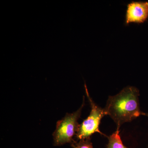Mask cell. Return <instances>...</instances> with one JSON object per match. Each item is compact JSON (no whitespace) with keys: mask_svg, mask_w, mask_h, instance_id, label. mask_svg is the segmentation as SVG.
<instances>
[{"mask_svg":"<svg viewBox=\"0 0 148 148\" xmlns=\"http://www.w3.org/2000/svg\"><path fill=\"white\" fill-rule=\"evenodd\" d=\"M139 90L134 86H128L114 96L108 97L105 108L119 129L122 125L130 122L142 115L140 110Z\"/></svg>","mask_w":148,"mask_h":148,"instance_id":"obj_1","label":"cell"},{"mask_svg":"<svg viewBox=\"0 0 148 148\" xmlns=\"http://www.w3.org/2000/svg\"><path fill=\"white\" fill-rule=\"evenodd\" d=\"M85 98L79 109L72 113H67L65 116L56 123V128L53 133V145L61 146L71 144L75 142L73 137L76 135L80 124L78 121L81 115L85 105Z\"/></svg>","mask_w":148,"mask_h":148,"instance_id":"obj_2","label":"cell"},{"mask_svg":"<svg viewBox=\"0 0 148 148\" xmlns=\"http://www.w3.org/2000/svg\"><path fill=\"white\" fill-rule=\"evenodd\" d=\"M84 86L91 110L87 118L80 124L76 135V137L79 140L90 138L91 135L95 132L105 135L101 132L99 127L102 118L107 115L105 108H102L97 105L90 97L86 84H85Z\"/></svg>","mask_w":148,"mask_h":148,"instance_id":"obj_3","label":"cell"},{"mask_svg":"<svg viewBox=\"0 0 148 148\" xmlns=\"http://www.w3.org/2000/svg\"><path fill=\"white\" fill-rule=\"evenodd\" d=\"M148 18V2L132 1L127 5L125 24L143 23Z\"/></svg>","mask_w":148,"mask_h":148,"instance_id":"obj_4","label":"cell"},{"mask_svg":"<svg viewBox=\"0 0 148 148\" xmlns=\"http://www.w3.org/2000/svg\"><path fill=\"white\" fill-rule=\"evenodd\" d=\"M107 138L108 139L107 148H127L123 143L119 134V129H116L115 132Z\"/></svg>","mask_w":148,"mask_h":148,"instance_id":"obj_5","label":"cell"},{"mask_svg":"<svg viewBox=\"0 0 148 148\" xmlns=\"http://www.w3.org/2000/svg\"><path fill=\"white\" fill-rule=\"evenodd\" d=\"M71 145L73 148H93L90 138L80 140L77 142L75 141Z\"/></svg>","mask_w":148,"mask_h":148,"instance_id":"obj_6","label":"cell"},{"mask_svg":"<svg viewBox=\"0 0 148 148\" xmlns=\"http://www.w3.org/2000/svg\"><path fill=\"white\" fill-rule=\"evenodd\" d=\"M142 115L145 116H147L148 117V113L143 112V114H142Z\"/></svg>","mask_w":148,"mask_h":148,"instance_id":"obj_7","label":"cell"}]
</instances>
